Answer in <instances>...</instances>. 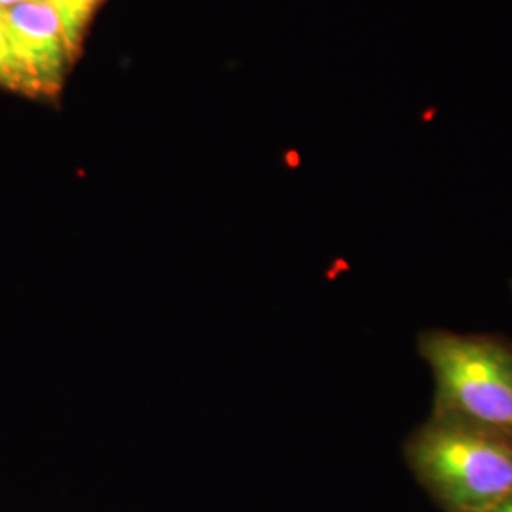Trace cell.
Instances as JSON below:
<instances>
[{
  "label": "cell",
  "mask_w": 512,
  "mask_h": 512,
  "mask_svg": "<svg viewBox=\"0 0 512 512\" xmlns=\"http://www.w3.org/2000/svg\"><path fill=\"white\" fill-rule=\"evenodd\" d=\"M418 351L435 380L433 410L512 435V342L490 334L421 332Z\"/></svg>",
  "instance_id": "7a4b0ae2"
},
{
  "label": "cell",
  "mask_w": 512,
  "mask_h": 512,
  "mask_svg": "<svg viewBox=\"0 0 512 512\" xmlns=\"http://www.w3.org/2000/svg\"><path fill=\"white\" fill-rule=\"evenodd\" d=\"M21 2H25V0H0V10L4 12L8 8H12V6H18Z\"/></svg>",
  "instance_id": "52a82bcc"
},
{
  "label": "cell",
  "mask_w": 512,
  "mask_h": 512,
  "mask_svg": "<svg viewBox=\"0 0 512 512\" xmlns=\"http://www.w3.org/2000/svg\"><path fill=\"white\" fill-rule=\"evenodd\" d=\"M0 84L8 86L10 90H16L14 61H12L10 42H8V33H6V21H4L2 10H0Z\"/></svg>",
  "instance_id": "5b68a950"
},
{
  "label": "cell",
  "mask_w": 512,
  "mask_h": 512,
  "mask_svg": "<svg viewBox=\"0 0 512 512\" xmlns=\"http://www.w3.org/2000/svg\"><path fill=\"white\" fill-rule=\"evenodd\" d=\"M46 2L57 12L67 40L74 54H78L82 38L86 35L90 21L103 0H46Z\"/></svg>",
  "instance_id": "277c9868"
},
{
  "label": "cell",
  "mask_w": 512,
  "mask_h": 512,
  "mask_svg": "<svg viewBox=\"0 0 512 512\" xmlns=\"http://www.w3.org/2000/svg\"><path fill=\"white\" fill-rule=\"evenodd\" d=\"M4 21L16 90L35 95L57 92L76 57L57 12L46 0H25L4 10Z\"/></svg>",
  "instance_id": "3957f363"
},
{
  "label": "cell",
  "mask_w": 512,
  "mask_h": 512,
  "mask_svg": "<svg viewBox=\"0 0 512 512\" xmlns=\"http://www.w3.org/2000/svg\"><path fill=\"white\" fill-rule=\"evenodd\" d=\"M482 512H512V495H509L505 501H501V503H497L495 507L492 509H488V511Z\"/></svg>",
  "instance_id": "8992f818"
},
{
  "label": "cell",
  "mask_w": 512,
  "mask_h": 512,
  "mask_svg": "<svg viewBox=\"0 0 512 512\" xmlns=\"http://www.w3.org/2000/svg\"><path fill=\"white\" fill-rule=\"evenodd\" d=\"M404 461L444 512H482L512 495V435L431 412L404 442Z\"/></svg>",
  "instance_id": "6da1fadb"
}]
</instances>
